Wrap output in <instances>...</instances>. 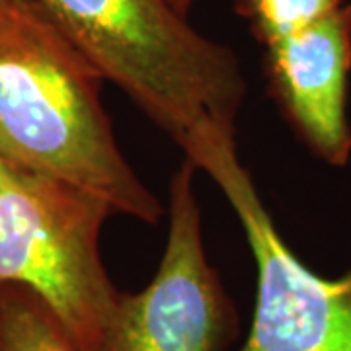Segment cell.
<instances>
[{
  "label": "cell",
  "mask_w": 351,
  "mask_h": 351,
  "mask_svg": "<svg viewBox=\"0 0 351 351\" xmlns=\"http://www.w3.org/2000/svg\"><path fill=\"white\" fill-rule=\"evenodd\" d=\"M195 172L186 158L172 176L160 265L143 291H119L98 351H225L237 338V308L203 242Z\"/></svg>",
  "instance_id": "5b68a950"
},
{
  "label": "cell",
  "mask_w": 351,
  "mask_h": 351,
  "mask_svg": "<svg viewBox=\"0 0 351 351\" xmlns=\"http://www.w3.org/2000/svg\"><path fill=\"white\" fill-rule=\"evenodd\" d=\"M263 51L269 92L297 137L322 162L346 166L351 156V2Z\"/></svg>",
  "instance_id": "8992f818"
},
{
  "label": "cell",
  "mask_w": 351,
  "mask_h": 351,
  "mask_svg": "<svg viewBox=\"0 0 351 351\" xmlns=\"http://www.w3.org/2000/svg\"><path fill=\"white\" fill-rule=\"evenodd\" d=\"M191 162L211 176L244 228L256 262V308L239 351H351V269H308L277 232L237 141L207 143Z\"/></svg>",
  "instance_id": "277c9868"
},
{
  "label": "cell",
  "mask_w": 351,
  "mask_h": 351,
  "mask_svg": "<svg viewBox=\"0 0 351 351\" xmlns=\"http://www.w3.org/2000/svg\"><path fill=\"white\" fill-rule=\"evenodd\" d=\"M112 215L84 189L0 156V285L38 295L82 351H98L119 297L100 254Z\"/></svg>",
  "instance_id": "3957f363"
},
{
  "label": "cell",
  "mask_w": 351,
  "mask_h": 351,
  "mask_svg": "<svg viewBox=\"0 0 351 351\" xmlns=\"http://www.w3.org/2000/svg\"><path fill=\"white\" fill-rule=\"evenodd\" d=\"M0 351H82L29 289L0 285Z\"/></svg>",
  "instance_id": "52a82bcc"
},
{
  "label": "cell",
  "mask_w": 351,
  "mask_h": 351,
  "mask_svg": "<svg viewBox=\"0 0 351 351\" xmlns=\"http://www.w3.org/2000/svg\"><path fill=\"white\" fill-rule=\"evenodd\" d=\"M234 10L263 45L336 12L348 0H232Z\"/></svg>",
  "instance_id": "ba28073f"
},
{
  "label": "cell",
  "mask_w": 351,
  "mask_h": 351,
  "mask_svg": "<svg viewBox=\"0 0 351 351\" xmlns=\"http://www.w3.org/2000/svg\"><path fill=\"white\" fill-rule=\"evenodd\" d=\"M172 6H174L176 10H180L182 14H188L189 8H191V4H193V0H168Z\"/></svg>",
  "instance_id": "9c48e42d"
},
{
  "label": "cell",
  "mask_w": 351,
  "mask_h": 351,
  "mask_svg": "<svg viewBox=\"0 0 351 351\" xmlns=\"http://www.w3.org/2000/svg\"><path fill=\"white\" fill-rule=\"evenodd\" d=\"M104 80L39 0H0V156L156 225L162 201L115 141Z\"/></svg>",
  "instance_id": "6da1fadb"
},
{
  "label": "cell",
  "mask_w": 351,
  "mask_h": 351,
  "mask_svg": "<svg viewBox=\"0 0 351 351\" xmlns=\"http://www.w3.org/2000/svg\"><path fill=\"white\" fill-rule=\"evenodd\" d=\"M106 80L188 154L234 135L246 80L234 51L168 0H39Z\"/></svg>",
  "instance_id": "7a4b0ae2"
}]
</instances>
